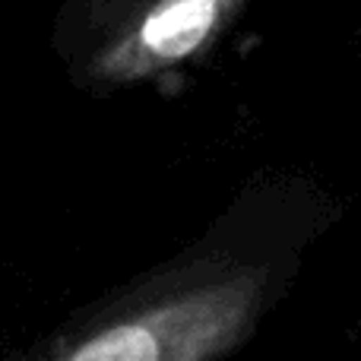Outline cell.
Returning <instances> with one entry per match:
<instances>
[{"mask_svg": "<svg viewBox=\"0 0 361 361\" xmlns=\"http://www.w3.org/2000/svg\"><path fill=\"white\" fill-rule=\"evenodd\" d=\"M330 206L295 178L250 184L190 247L80 307L42 361H216L250 343L288 292Z\"/></svg>", "mask_w": 361, "mask_h": 361, "instance_id": "6da1fadb", "label": "cell"}, {"mask_svg": "<svg viewBox=\"0 0 361 361\" xmlns=\"http://www.w3.org/2000/svg\"><path fill=\"white\" fill-rule=\"evenodd\" d=\"M250 0H61L51 51L73 89L114 95L203 63Z\"/></svg>", "mask_w": 361, "mask_h": 361, "instance_id": "7a4b0ae2", "label": "cell"}]
</instances>
